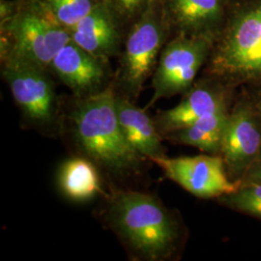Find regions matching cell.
Segmentation results:
<instances>
[{
	"label": "cell",
	"mask_w": 261,
	"mask_h": 261,
	"mask_svg": "<svg viewBox=\"0 0 261 261\" xmlns=\"http://www.w3.org/2000/svg\"><path fill=\"white\" fill-rule=\"evenodd\" d=\"M112 87L79 98L71 112L75 141L86 158L116 175H129L144 158L125 138Z\"/></svg>",
	"instance_id": "obj_1"
},
{
	"label": "cell",
	"mask_w": 261,
	"mask_h": 261,
	"mask_svg": "<svg viewBox=\"0 0 261 261\" xmlns=\"http://www.w3.org/2000/svg\"><path fill=\"white\" fill-rule=\"evenodd\" d=\"M108 222L137 257L167 259L176 249L177 223L158 199L135 191H116L108 207Z\"/></svg>",
	"instance_id": "obj_2"
},
{
	"label": "cell",
	"mask_w": 261,
	"mask_h": 261,
	"mask_svg": "<svg viewBox=\"0 0 261 261\" xmlns=\"http://www.w3.org/2000/svg\"><path fill=\"white\" fill-rule=\"evenodd\" d=\"M210 72L235 81L261 79V0L234 12L212 51Z\"/></svg>",
	"instance_id": "obj_3"
},
{
	"label": "cell",
	"mask_w": 261,
	"mask_h": 261,
	"mask_svg": "<svg viewBox=\"0 0 261 261\" xmlns=\"http://www.w3.org/2000/svg\"><path fill=\"white\" fill-rule=\"evenodd\" d=\"M163 0H150L127 36L117 82L129 99H137L158 64L169 27Z\"/></svg>",
	"instance_id": "obj_4"
},
{
	"label": "cell",
	"mask_w": 261,
	"mask_h": 261,
	"mask_svg": "<svg viewBox=\"0 0 261 261\" xmlns=\"http://www.w3.org/2000/svg\"><path fill=\"white\" fill-rule=\"evenodd\" d=\"M70 41L69 30L38 0L19 2L14 16L1 22V56L13 53L45 69Z\"/></svg>",
	"instance_id": "obj_5"
},
{
	"label": "cell",
	"mask_w": 261,
	"mask_h": 261,
	"mask_svg": "<svg viewBox=\"0 0 261 261\" xmlns=\"http://www.w3.org/2000/svg\"><path fill=\"white\" fill-rule=\"evenodd\" d=\"M214 38L179 33L165 45L153 74V96L147 108L160 99L188 92L213 49Z\"/></svg>",
	"instance_id": "obj_6"
},
{
	"label": "cell",
	"mask_w": 261,
	"mask_h": 261,
	"mask_svg": "<svg viewBox=\"0 0 261 261\" xmlns=\"http://www.w3.org/2000/svg\"><path fill=\"white\" fill-rule=\"evenodd\" d=\"M1 59L3 77L24 116L36 126L49 127L56 119V102L47 69L13 53Z\"/></svg>",
	"instance_id": "obj_7"
},
{
	"label": "cell",
	"mask_w": 261,
	"mask_h": 261,
	"mask_svg": "<svg viewBox=\"0 0 261 261\" xmlns=\"http://www.w3.org/2000/svg\"><path fill=\"white\" fill-rule=\"evenodd\" d=\"M165 175L193 196L214 198L235 192L239 184L231 182L226 175L223 157L197 155L193 157L152 159Z\"/></svg>",
	"instance_id": "obj_8"
},
{
	"label": "cell",
	"mask_w": 261,
	"mask_h": 261,
	"mask_svg": "<svg viewBox=\"0 0 261 261\" xmlns=\"http://www.w3.org/2000/svg\"><path fill=\"white\" fill-rule=\"evenodd\" d=\"M230 175L248 172L261 153V127L254 112L240 106L228 115L221 152Z\"/></svg>",
	"instance_id": "obj_9"
},
{
	"label": "cell",
	"mask_w": 261,
	"mask_h": 261,
	"mask_svg": "<svg viewBox=\"0 0 261 261\" xmlns=\"http://www.w3.org/2000/svg\"><path fill=\"white\" fill-rule=\"evenodd\" d=\"M106 62L70 41L53 59L51 69L77 98L97 93L106 79Z\"/></svg>",
	"instance_id": "obj_10"
},
{
	"label": "cell",
	"mask_w": 261,
	"mask_h": 261,
	"mask_svg": "<svg viewBox=\"0 0 261 261\" xmlns=\"http://www.w3.org/2000/svg\"><path fill=\"white\" fill-rule=\"evenodd\" d=\"M118 17L101 0L85 18L69 29L71 41L107 62L117 54L120 44Z\"/></svg>",
	"instance_id": "obj_11"
},
{
	"label": "cell",
	"mask_w": 261,
	"mask_h": 261,
	"mask_svg": "<svg viewBox=\"0 0 261 261\" xmlns=\"http://www.w3.org/2000/svg\"><path fill=\"white\" fill-rule=\"evenodd\" d=\"M168 21L179 33L216 37L225 18L226 0H163Z\"/></svg>",
	"instance_id": "obj_12"
},
{
	"label": "cell",
	"mask_w": 261,
	"mask_h": 261,
	"mask_svg": "<svg viewBox=\"0 0 261 261\" xmlns=\"http://www.w3.org/2000/svg\"><path fill=\"white\" fill-rule=\"evenodd\" d=\"M226 108L224 95L211 84H198L176 107L162 112L155 121L162 136H169L206 115Z\"/></svg>",
	"instance_id": "obj_13"
},
{
	"label": "cell",
	"mask_w": 261,
	"mask_h": 261,
	"mask_svg": "<svg viewBox=\"0 0 261 261\" xmlns=\"http://www.w3.org/2000/svg\"><path fill=\"white\" fill-rule=\"evenodd\" d=\"M116 112L125 138L144 159L165 156L162 135L145 110L134 105L126 96L115 97Z\"/></svg>",
	"instance_id": "obj_14"
},
{
	"label": "cell",
	"mask_w": 261,
	"mask_h": 261,
	"mask_svg": "<svg viewBox=\"0 0 261 261\" xmlns=\"http://www.w3.org/2000/svg\"><path fill=\"white\" fill-rule=\"evenodd\" d=\"M58 184L67 197L75 201L91 199L101 191L96 165L87 158H72L61 166Z\"/></svg>",
	"instance_id": "obj_15"
},
{
	"label": "cell",
	"mask_w": 261,
	"mask_h": 261,
	"mask_svg": "<svg viewBox=\"0 0 261 261\" xmlns=\"http://www.w3.org/2000/svg\"><path fill=\"white\" fill-rule=\"evenodd\" d=\"M228 115L226 108H224L169 135L168 138L210 154H218L221 152Z\"/></svg>",
	"instance_id": "obj_16"
},
{
	"label": "cell",
	"mask_w": 261,
	"mask_h": 261,
	"mask_svg": "<svg viewBox=\"0 0 261 261\" xmlns=\"http://www.w3.org/2000/svg\"><path fill=\"white\" fill-rule=\"evenodd\" d=\"M47 13L66 29L85 18L101 0H38Z\"/></svg>",
	"instance_id": "obj_17"
},
{
	"label": "cell",
	"mask_w": 261,
	"mask_h": 261,
	"mask_svg": "<svg viewBox=\"0 0 261 261\" xmlns=\"http://www.w3.org/2000/svg\"><path fill=\"white\" fill-rule=\"evenodd\" d=\"M220 198L234 210L261 219V183H245L233 193Z\"/></svg>",
	"instance_id": "obj_18"
},
{
	"label": "cell",
	"mask_w": 261,
	"mask_h": 261,
	"mask_svg": "<svg viewBox=\"0 0 261 261\" xmlns=\"http://www.w3.org/2000/svg\"><path fill=\"white\" fill-rule=\"evenodd\" d=\"M123 20L137 19L148 5L150 0H103Z\"/></svg>",
	"instance_id": "obj_19"
},
{
	"label": "cell",
	"mask_w": 261,
	"mask_h": 261,
	"mask_svg": "<svg viewBox=\"0 0 261 261\" xmlns=\"http://www.w3.org/2000/svg\"><path fill=\"white\" fill-rule=\"evenodd\" d=\"M247 178L245 183L248 182H255L261 183V153L259 157L252 164L251 168L248 170Z\"/></svg>",
	"instance_id": "obj_20"
},
{
	"label": "cell",
	"mask_w": 261,
	"mask_h": 261,
	"mask_svg": "<svg viewBox=\"0 0 261 261\" xmlns=\"http://www.w3.org/2000/svg\"><path fill=\"white\" fill-rule=\"evenodd\" d=\"M258 107H259V111H260V113H261V99H260V101H259V103H258Z\"/></svg>",
	"instance_id": "obj_21"
}]
</instances>
